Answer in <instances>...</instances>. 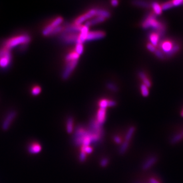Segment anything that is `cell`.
<instances>
[{
  "label": "cell",
  "mask_w": 183,
  "mask_h": 183,
  "mask_svg": "<svg viewBox=\"0 0 183 183\" xmlns=\"http://www.w3.org/2000/svg\"><path fill=\"white\" fill-rule=\"evenodd\" d=\"M128 145H129V143L128 141H126L122 144L121 146L119 148V153L120 154L123 155L125 153L128 148Z\"/></svg>",
  "instance_id": "f1b7e54d"
},
{
  "label": "cell",
  "mask_w": 183,
  "mask_h": 183,
  "mask_svg": "<svg viewBox=\"0 0 183 183\" xmlns=\"http://www.w3.org/2000/svg\"><path fill=\"white\" fill-rule=\"evenodd\" d=\"M161 6L162 7V10H167L168 9L171 8L172 7H173L171 1H169V2L164 3L163 4H162Z\"/></svg>",
  "instance_id": "4dcf8cb0"
},
{
  "label": "cell",
  "mask_w": 183,
  "mask_h": 183,
  "mask_svg": "<svg viewBox=\"0 0 183 183\" xmlns=\"http://www.w3.org/2000/svg\"><path fill=\"white\" fill-rule=\"evenodd\" d=\"M89 27L87 26H83L81 27V30L79 34V38L77 43H83L86 41V38L87 36V34L89 33Z\"/></svg>",
  "instance_id": "7c38bea8"
},
{
  "label": "cell",
  "mask_w": 183,
  "mask_h": 183,
  "mask_svg": "<svg viewBox=\"0 0 183 183\" xmlns=\"http://www.w3.org/2000/svg\"><path fill=\"white\" fill-rule=\"evenodd\" d=\"M66 130L69 134L72 133L73 131V119L72 117H69L67 120Z\"/></svg>",
  "instance_id": "ffe728a7"
},
{
  "label": "cell",
  "mask_w": 183,
  "mask_h": 183,
  "mask_svg": "<svg viewBox=\"0 0 183 183\" xmlns=\"http://www.w3.org/2000/svg\"><path fill=\"white\" fill-rule=\"evenodd\" d=\"M85 158H86V153L82 151L79 155V161L81 162H84L85 160Z\"/></svg>",
  "instance_id": "8d00e7d4"
},
{
  "label": "cell",
  "mask_w": 183,
  "mask_h": 183,
  "mask_svg": "<svg viewBox=\"0 0 183 183\" xmlns=\"http://www.w3.org/2000/svg\"><path fill=\"white\" fill-rule=\"evenodd\" d=\"M160 35L157 32L152 33L150 34L149 39L151 44L153 45L154 46H156L158 44L159 40Z\"/></svg>",
  "instance_id": "e0dca14e"
},
{
  "label": "cell",
  "mask_w": 183,
  "mask_h": 183,
  "mask_svg": "<svg viewBox=\"0 0 183 183\" xmlns=\"http://www.w3.org/2000/svg\"><path fill=\"white\" fill-rule=\"evenodd\" d=\"M42 147L39 143H32L28 147V151L31 154H37L41 151Z\"/></svg>",
  "instance_id": "5bb4252c"
},
{
  "label": "cell",
  "mask_w": 183,
  "mask_h": 183,
  "mask_svg": "<svg viewBox=\"0 0 183 183\" xmlns=\"http://www.w3.org/2000/svg\"><path fill=\"white\" fill-rule=\"evenodd\" d=\"M83 43H77L75 46V53L80 55L83 53Z\"/></svg>",
  "instance_id": "d4e9b609"
},
{
  "label": "cell",
  "mask_w": 183,
  "mask_h": 183,
  "mask_svg": "<svg viewBox=\"0 0 183 183\" xmlns=\"http://www.w3.org/2000/svg\"><path fill=\"white\" fill-rule=\"evenodd\" d=\"M154 53H155V55L158 58H160V59H163V58H164L163 53L160 50L156 49Z\"/></svg>",
  "instance_id": "d590c367"
},
{
  "label": "cell",
  "mask_w": 183,
  "mask_h": 183,
  "mask_svg": "<svg viewBox=\"0 0 183 183\" xmlns=\"http://www.w3.org/2000/svg\"><path fill=\"white\" fill-rule=\"evenodd\" d=\"M79 34H68L62 32L60 36V39L64 44H70L77 43Z\"/></svg>",
  "instance_id": "8992f818"
},
{
  "label": "cell",
  "mask_w": 183,
  "mask_h": 183,
  "mask_svg": "<svg viewBox=\"0 0 183 183\" xmlns=\"http://www.w3.org/2000/svg\"><path fill=\"white\" fill-rule=\"evenodd\" d=\"M79 57V55L76 53L75 52H73V53L67 54L65 57V59L67 62H69L71 61L78 60Z\"/></svg>",
  "instance_id": "7402d4cb"
},
{
  "label": "cell",
  "mask_w": 183,
  "mask_h": 183,
  "mask_svg": "<svg viewBox=\"0 0 183 183\" xmlns=\"http://www.w3.org/2000/svg\"><path fill=\"white\" fill-rule=\"evenodd\" d=\"M179 49H180V46H179L178 45H175L174 47L173 48V50H172V51L170 52V53L168 54V56L169 57H170V56H171V55H173L175 53H176L177 51H178Z\"/></svg>",
  "instance_id": "e575fe53"
},
{
  "label": "cell",
  "mask_w": 183,
  "mask_h": 183,
  "mask_svg": "<svg viewBox=\"0 0 183 183\" xmlns=\"http://www.w3.org/2000/svg\"><path fill=\"white\" fill-rule=\"evenodd\" d=\"M63 30V27L61 26H58L57 27L55 28L53 31L51 32V33L50 34V36H52V35H55L56 34H58L60 32H62Z\"/></svg>",
  "instance_id": "d6a6232c"
},
{
  "label": "cell",
  "mask_w": 183,
  "mask_h": 183,
  "mask_svg": "<svg viewBox=\"0 0 183 183\" xmlns=\"http://www.w3.org/2000/svg\"><path fill=\"white\" fill-rule=\"evenodd\" d=\"M156 161H157L156 157H151L149 159L147 160V161L145 162V163L143 164L142 168L143 170H147L150 168H151L154 164H155Z\"/></svg>",
  "instance_id": "2e32d148"
},
{
  "label": "cell",
  "mask_w": 183,
  "mask_h": 183,
  "mask_svg": "<svg viewBox=\"0 0 183 183\" xmlns=\"http://www.w3.org/2000/svg\"><path fill=\"white\" fill-rule=\"evenodd\" d=\"M31 40V38L29 34L27 33L18 34L5 41L3 46L10 51L16 47L25 49Z\"/></svg>",
  "instance_id": "6da1fadb"
},
{
  "label": "cell",
  "mask_w": 183,
  "mask_h": 183,
  "mask_svg": "<svg viewBox=\"0 0 183 183\" xmlns=\"http://www.w3.org/2000/svg\"><path fill=\"white\" fill-rule=\"evenodd\" d=\"M95 15H96V9H92L87 13L77 17L75 20L74 25L77 26H81V25L84 21L91 18L92 17H94Z\"/></svg>",
  "instance_id": "ba28073f"
},
{
  "label": "cell",
  "mask_w": 183,
  "mask_h": 183,
  "mask_svg": "<svg viewBox=\"0 0 183 183\" xmlns=\"http://www.w3.org/2000/svg\"><path fill=\"white\" fill-rule=\"evenodd\" d=\"M17 115L15 111H11L7 115L2 124V128L3 130L6 131L10 128L11 125Z\"/></svg>",
  "instance_id": "52a82bcc"
},
{
  "label": "cell",
  "mask_w": 183,
  "mask_h": 183,
  "mask_svg": "<svg viewBox=\"0 0 183 183\" xmlns=\"http://www.w3.org/2000/svg\"><path fill=\"white\" fill-rule=\"evenodd\" d=\"M149 183H160L155 178H151L150 179Z\"/></svg>",
  "instance_id": "7bdbcfd3"
},
{
  "label": "cell",
  "mask_w": 183,
  "mask_h": 183,
  "mask_svg": "<svg viewBox=\"0 0 183 183\" xmlns=\"http://www.w3.org/2000/svg\"><path fill=\"white\" fill-rule=\"evenodd\" d=\"M108 163H109L108 159L107 158H103L100 161V165L103 167H104L105 166H107Z\"/></svg>",
  "instance_id": "ab89813d"
},
{
  "label": "cell",
  "mask_w": 183,
  "mask_h": 183,
  "mask_svg": "<svg viewBox=\"0 0 183 183\" xmlns=\"http://www.w3.org/2000/svg\"><path fill=\"white\" fill-rule=\"evenodd\" d=\"M109 100L106 99L101 100L99 103L100 109H106L107 107H109Z\"/></svg>",
  "instance_id": "1f68e13d"
},
{
  "label": "cell",
  "mask_w": 183,
  "mask_h": 183,
  "mask_svg": "<svg viewBox=\"0 0 183 183\" xmlns=\"http://www.w3.org/2000/svg\"><path fill=\"white\" fill-rule=\"evenodd\" d=\"M133 4L137 6L141 7L144 8H149L150 7L149 3L143 1H134L132 2Z\"/></svg>",
  "instance_id": "603a6c76"
},
{
  "label": "cell",
  "mask_w": 183,
  "mask_h": 183,
  "mask_svg": "<svg viewBox=\"0 0 183 183\" xmlns=\"http://www.w3.org/2000/svg\"><path fill=\"white\" fill-rule=\"evenodd\" d=\"M171 2H172L173 6H178L179 5L183 4V0H175Z\"/></svg>",
  "instance_id": "f35d334b"
},
{
  "label": "cell",
  "mask_w": 183,
  "mask_h": 183,
  "mask_svg": "<svg viewBox=\"0 0 183 183\" xmlns=\"http://www.w3.org/2000/svg\"><path fill=\"white\" fill-rule=\"evenodd\" d=\"M111 4L113 6H117V5H118L119 2L117 0H113V1H111Z\"/></svg>",
  "instance_id": "ee69618b"
},
{
  "label": "cell",
  "mask_w": 183,
  "mask_h": 183,
  "mask_svg": "<svg viewBox=\"0 0 183 183\" xmlns=\"http://www.w3.org/2000/svg\"><path fill=\"white\" fill-rule=\"evenodd\" d=\"M92 135L89 131H85L83 128H77L75 132L73 141L76 146H81L83 145L84 139Z\"/></svg>",
  "instance_id": "277c9868"
},
{
  "label": "cell",
  "mask_w": 183,
  "mask_h": 183,
  "mask_svg": "<svg viewBox=\"0 0 183 183\" xmlns=\"http://www.w3.org/2000/svg\"><path fill=\"white\" fill-rule=\"evenodd\" d=\"M12 61L11 51L4 47L0 48V69H7L10 66Z\"/></svg>",
  "instance_id": "3957f363"
},
{
  "label": "cell",
  "mask_w": 183,
  "mask_h": 183,
  "mask_svg": "<svg viewBox=\"0 0 183 183\" xmlns=\"http://www.w3.org/2000/svg\"><path fill=\"white\" fill-rule=\"evenodd\" d=\"M182 135H183V133H182Z\"/></svg>",
  "instance_id": "bcb514c9"
},
{
  "label": "cell",
  "mask_w": 183,
  "mask_h": 183,
  "mask_svg": "<svg viewBox=\"0 0 183 183\" xmlns=\"http://www.w3.org/2000/svg\"><path fill=\"white\" fill-rule=\"evenodd\" d=\"M105 19V18L101 17V16H96V17H94L93 18L91 19L90 20L86 21L85 26H87V27L89 28V27L91 26H93V25H95L96 24L102 23L103 21H104Z\"/></svg>",
  "instance_id": "9a60e30c"
},
{
  "label": "cell",
  "mask_w": 183,
  "mask_h": 183,
  "mask_svg": "<svg viewBox=\"0 0 183 183\" xmlns=\"http://www.w3.org/2000/svg\"><path fill=\"white\" fill-rule=\"evenodd\" d=\"M116 102L113 100H109V107H115L116 105Z\"/></svg>",
  "instance_id": "b9f144b4"
},
{
  "label": "cell",
  "mask_w": 183,
  "mask_h": 183,
  "mask_svg": "<svg viewBox=\"0 0 183 183\" xmlns=\"http://www.w3.org/2000/svg\"><path fill=\"white\" fill-rule=\"evenodd\" d=\"M96 15L97 16H101L106 18L111 16V13L107 10L103 9H96Z\"/></svg>",
  "instance_id": "d6986e66"
},
{
  "label": "cell",
  "mask_w": 183,
  "mask_h": 183,
  "mask_svg": "<svg viewBox=\"0 0 183 183\" xmlns=\"http://www.w3.org/2000/svg\"><path fill=\"white\" fill-rule=\"evenodd\" d=\"M181 116L182 117H183V110H182V111H181Z\"/></svg>",
  "instance_id": "f6af8a7d"
},
{
  "label": "cell",
  "mask_w": 183,
  "mask_h": 183,
  "mask_svg": "<svg viewBox=\"0 0 183 183\" xmlns=\"http://www.w3.org/2000/svg\"><path fill=\"white\" fill-rule=\"evenodd\" d=\"M147 47L149 51L152 52V53H155V51L156 50L155 46H154L151 43H148L147 44Z\"/></svg>",
  "instance_id": "74e56055"
},
{
  "label": "cell",
  "mask_w": 183,
  "mask_h": 183,
  "mask_svg": "<svg viewBox=\"0 0 183 183\" xmlns=\"http://www.w3.org/2000/svg\"><path fill=\"white\" fill-rule=\"evenodd\" d=\"M151 6L155 14L157 15H160L162 13V7L159 3L154 2L152 3Z\"/></svg>",
  "instance_id": "44dd1931"
},
{
  "label": "cell",
  "mask_w": 183,
  "mask_h": 183,
  "mask_svg": "<svg viewBox=\"0 0 183 183\" xmlns=\"http://www.w3.org/2000/svg\"><path fill=\"white\" fill-rule=\"evenodd\" d=\"M114 141H115V143H117V144H119V143H121V139H120V137H119V136H115V137H114Z\"/></svg>",
  "instance_id": "60d3db41"
},
{
  "label": "cell",
  "mask_w": 183,
  "mask_h": 183,
  "mask_svg": "<svg viewBox=\"0 0 183 183\" xmlns=\"http://www.w3.org/2000/svg\"><path fill=\"white\" fill-rule=\"evenodd\" d=\"M78 63V60L71 61L69 62H67L66 66L63 71L62 74V78L64 80H66L69 77L74 70L75 68L76 67Z\"/></svg>",
  "instance_id": "5b68a950"
},
{
  "label": "cell",
  "mask_w": 183,
  "mask_h": 183,
  "mask_svg": "<svg viewBox=\"0 0 183 183\" xmlns=\"http://www.w3.org/2000/svg\"><path fill=\"white\" fill-rule=\"evenodd\" d=\"M141 94L143 97H147L149 94V87L143 84L141 85Z\"/></svg>",
  "instance_id": "4316f807"
},
{
  "label": "cell",
  "mask_w": 183,
  "mask_h": 183,
  "mask_svg": "<svg viewBox=\"0 0 183 183\" xmlns=\"http://www.w3.org/2000/svg\"><path fill=\"white\" fill-rule=\"evenodd\" d=\"M107 87L108 89L111 90V91L113 92H116L118 91V87L117 85H115V83L109 82L107 83Z\"/></svg>",
  "instance_id": "83f0119b"
},
{
  "label": "cell",
  "mask_w": 183,
  "mask_h": 183,
  "mask_svg": "<svg viewBox=\"0 0 183 183\" xmlns=\"http://www.w3.org/2000/svg\"><path fill=\"white\" fill-rule=\"evenodd\" d=\"M183 136L182 134H178L174 136H173L172 139L170 140V143L171 144H175L179 142L183 139Z\"/></svg>",
  "instance_id": "cb8c5ba5"
},
{
  "label": "cell",
  "mask_w": 183,
  "mask_h": 183,
  "mask_svg": "<svg viewBox=\"0 0 183 183\" xmlns=\"http://www.w3.org/2000/svg\"><path fill=\"white\" fill-rule=\"evenodd\" d=\"M175 46L173 42L170 40L163 41L160 44V47L163 51L164 53H167V55L172 51Z\"/></svg>",
  "instance_id": "8fae6325"
},
{
  "label": "cell",
  "mask_w": 183,
  "mask_h": 183,
  "mask_svg": "<svg viewBox=\"0 0 183 183\" xmlns=\"http://www.w3.org/2000/svg\"><path fill=\"white\" fill-rule=\"evenodd\" d=\"M134 131H135V128L134 127H131L129 128V129L128 130V132L126 135L125 139L126 141L128 142L129 141H130L132 137L133 134L134 133Z\"/></svg>",
  "instance_id": "484cf974"
},
{
  "label": "cell",
  "mask_w": 183,
  "mask_h": 183,
  "mask_svg": "<svg viewBox=\"0 0 183 183\" xmlns=\"http://www.w3.org/2000/svg\"><path fill=\"white\" fill-rule=\"evenodd\" d=\"M105 36V32L101 31H94L89 32L87 36L86 41L96 40L103 38Z\"/></svg>",
  "instance_id": "9c48e42d"
},
{
  "label": "cell",
  "mask_w": 183,
  "mask_h": 183,
  "mask_svg": "<svg viewBox=\"0 0 183 183\" xmlns=\"http://www.w3.org/2000/svg\"><path fill=\"white\" fill-rule=\"evenodd\" d=\"M142 27L145 29L149 28L153 29L159 34L160 36L163 35L165 29L164 25L160 21H158L156 18L155 14L152 13H150L147 16L142 23Z\"/></svg>",
  "instance_id": "7a4b0ae2"
},
{
  "label": "cell",
  "mask_w": 183,
  "mask_h": 183,
  "mask_svg": "<svg viewBox=\"0 0 183 183\" xmlns=\"http://www.w3.org/2000/svg\"></svg>",
  "instance_id": "7dc6e473"
},
{
  "label": "cell",
  "mask_w": 183,
  "mask_h": 183,
  "mask_svg": "<svg viewBox=\"0 0 183 183\" xmlns=\"http://www.w3.org/2000/svg\"><path fill=\"white\" fill-rule=\"evenodd\" d=\"M139 76L141 78V79L143 81V84L146 85L148 87H150L151 86V83L149 79L147 78L146 74L143 71H140L139 73Z\"/></svg>",
  "instance_id": "ac0fdd59"
},
{
  "label": "cell",
  "mask_w": 183,
  "mask_h": 183,
  "mask_svg": "<svg viewBox=\"0 0 183 183\" xmlns=\"http://www.w3.org/2000/svg\"><path fill=\"white\" fill-rule=\"evenodd\" d=\"M81 27L82 26H77L75 25L68 24L66 25L65 28H63V30L62 32L68 34H77L81 31Z\"/></svg>",
  "instance_id": "30bf717a"
},
{
  "label": "cell",
  "mask_w": 183,
  "mask_h": 183,
  "mask_svg": "<svg viewBox=\"0 0 183 183\" xmlns=\"http://www.w3.org/2000/svg\"><path fill=\"white\" fill-rule=\"evenodd\" d=\"M41 92V88L38 85H36L32 87L31 89V94L33 96H37L40 94Z\"/></svg>",
  "instance_id": "f546056e"
},
{
  "label": "cell",
  "mask_w": 183,
  "mask_h": 183,
  "mask_svg": "<svg viewBox=\"0 0 183 183\" xmlns=\"http://www.w3.org/2000/svg\"><path fill=\"white\" fill-rule=\"evenodd\" d=\"M97 122L102 126L104 123L106 119V109H100L98 110L97 114Z\"/></svg>",
  "instance_id": "4fadbf2b"
},
{
  "label": "cell",
  "mask_w": 183,
  "mask_h": 183,
  "mask_svg": "<svg viewBox=\"0 0 183 183\" xmlns=\"http://www.w3.org/2000/svg\"><path fill=\"white\" fill-rule=\"evenodd\" d=\"M82 151L86 154H91L93 152V148L89 146L82 147Z\"/></svg>",
  "instance_id": "836d02e7"
}]
</instances>
